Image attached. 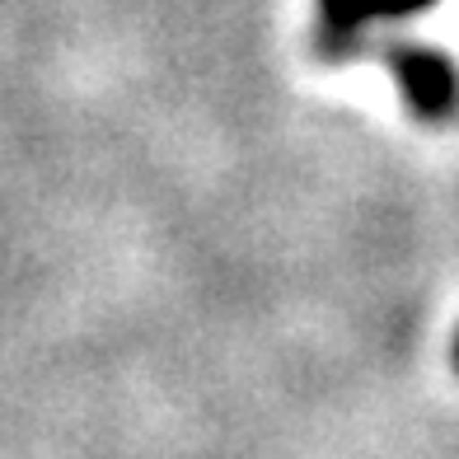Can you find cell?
<instances>
[{
	"label": "cell",
	"mask_w": 459,
	"mask_h": 459,
	"mask_svg": "<svg viewBox=\"0 0 459 459\" xmlns=\"http://www.w3.org/2000/svg\"><path fill=\"white\" fill-rule=\"evenodd\" d=\"M385 66L394 71V80H399L403 103L412 108V117H422V122L455 117V108H459V71H455V61L446 52L403 43V48L385 52Z\"/></svg>",
	"instance_id": "cell-1"
},
{
	"label": "cell",
	"mask_w": 459,
	"mask_h": 459,
	"mask_svg": "<svg viewBox=\"0 0 459 459\" xmlns=\"http://www.w3.org/2000/svg\"><path fill=\"white\" fill-rule=\"evenodd\" d=\"M436 0H319V52L351 56L361 48V29L375 19H408L431 10Z\"/></svg>",
	"instance_id": "cell-2"
},
{
	"label": "cell",
	"mask_w": 459,
	"mask_h": 459,
	"mask_svg": "<svg viewBox=\"0 0 459 459\" xmlns=\"http://www.w3.org/2000/svg\"><path fill=\"white\" fill-rule=\"evenodd\" d=\"M455 370H459V338H455Z\"/></svg>",
	"instance_id": "cell-3"
}]
</instances>
